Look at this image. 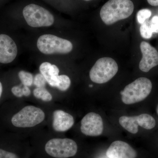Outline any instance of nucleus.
Returning <instances> with one entry per match:
<instances>
[{
	"label": "nucleus",
	"instance_id": "nucleus-1",
	"mask_svg": "<svg viewBox=\"0 0 158 158\" xmlns=\"http://www.w3.org/2000/svg\"><path fill=\"white\" fill-rule=\"evenodd\" d=\"M134 5L131 0H109L101 9V18L107 25H111L118 21L131 16Z\"/></svg>",
	"mask_w": 158,
	"mask_h": 158
},
{
	"label": "nucleus",
	"instance_id": "nucleus-2",
	"mask_svg": "<svg viewBox=\"0 0 158 158\" xmlns=\"http://www.w3.org/2000/svg\"><path fill=\"white\" fill-rule=\"evenodd\" d=\"M152 83L146 77L136 79L120 91L122 101L131 105L142 101L149 95L152 90Z\"/></svg>",
	"mask_w": 158,
	"mask_h": 158
},
{
	"label": "nucleus",
	"instance_id": "nucleus-3",
	"mask_svg": "<svg viewBox=\"0 0 158 158\" xmlns=\"http://www.w3.org/2000/svg\"><path fill=\"white\" fill-rule=\"evenodd\" d=\"M37 47L41 53L46 55L68 54L73 48L70 41L52 34L40 36L37 40Z\"/></svg>",
	"mask_w": 158,
	"mask_h": 158
},
{
	"label": "nucleus",
	"instance_id": "nucleus-4",
	"mask_svg": "<svg viewBox=\"0 0 158 158\" xmlns=\"http://www.w3.org/2000/svg\"><path fill=\"white\" fill-rule=\"evenodd\" d=\"M118 69V64L114 59L109 57L100 58L90 69V80L96 84H104L116 75Z\"/></svg>",
	"mask_w": 158,
	"mask_h": 158
},
{
	"label": "nucleus",
	"instance_id": "nucleus-5",
	"mask_svg": "<svg viewBox=\"0 0 158 158\" xmlns=\"http://www.w3.org/2000/svg\"><path fill=\"white\" fill-rule=\"evenodd\" d=\"M23 15L27 24L32 27H50L55 21L53 15L50 11L34 4L24 8Z\"/></svg>",
	"mask_w": 158,
	"mask_h": 158
},
{
	"label": "nucleus",
	"instance_id": "nucleus-6",
	"mask_svg": "<svg viewBox=\"0 0 158 158\" xmlns=\"http://www.w3.org/2000/svg\"><path fill=\"white\" fill-rule=\"evenodd\" d=\"M45 114L40 108L34 106L25 107L11 118L12 124L19 128L34 127L44 120Z\"/></svg>",
	"mask_w": 158,
	"mask_h": 158
},
{
	"label": "nucleus",
	"instance_id": "nucleus-7",
	"mask_svg": "<svg viewBox=\"0 0 158 158\" xmlns=\"http://www.w3.org/2000/svg\"><path fill=\"white\" fill-rule=\"evenodd\" d=\"M75 141L69 138H53L46 144V152L56 158H67L73 156L77 152Z\"/></svg>",
	"mask_w": 158,
	"mask_h": 158
},
{
	"label": "nucleus",
	"instance_id": "nucleus-8",
	"mask_svg": "<svg viewBox=\"0 0 158 158\" xmlns=\"http://www.w3.org/2000/svg\"><path fill=\"white\" fill-rule=\"evenodd\" d=\"M104 125L100 115L94 112L86 114L81 121V130L84 135L88 136H98L103 131Z\"/></svg>",
	"mask_w": 158,
	"mask_h": 158
},
{
	"label": "nucleus",
	"instance_id": "nucleus-9",
	"mask_svg": "<svg viewBox=\"0 0 158 158\" xmlns=\"http://www.w3.org/2000/svg\"><path fill=\"white\" fill-rule=\"evenodd\" d=\"M142 58L139 67L143 72L147 73L158 65V52L148 43L142 41L140 44Z\"/></svg>",
	"mask_w": 158,
	"mask_h": 158
},
{
	"label": "nucleus",
	"instance_id": "nucleus-10",
	"mask_svg": "<svg viewBox=\"0 0 158 158\" xmlns=\"http://www.w3.org/2000/svg\"><path fill=\"white\" fill-rule=\"evenodd\" d=\"M17 53V45L12 38L6 34H0V63L13 62Z\"/></svg>",
	"mask_w": 158,
	"mask_h": 158
},
{
	"label": "nucleus",
	"instance_id": "nucleus-11",
	"mask_svg": "<svg viewBox=\"0 0 158 158\" xmlns=\"http://www.w3.org/2000/svg\"><path fill=\"white\" fill-rule=\"evenodd\" d=\"M106 155L109 158H136L137 152L130 144L121 141H116L110 144Z\"/></svg>",
	"mask_w": 158,
	"mask_h": 158
},
{
	"label": "nucleus",
	"instance_id": "nucleus-12",
	"mask_svg": "<svg viewBox=\"0 0 158 158\" xmlns=\"http://www.w3.org/2000/svg\"><path fill=\"white\" fill-rule=\"evenodd\" d=\"M52 127L57 132H65L73 126V116L61 110L54 111L53 114Z\"/></svg>",
	"mask_w": 158,
	"mask_h": 158
},
{
	"label": "nucleus",
	"instance_id": "nucleus-13",
	"mask_svg": "<svg viewBox=\"0 0 158 158\" xmlns=\"http://www.w3.org/2000/svg\"><path fill=\"white\" fill-rule=\"evenodd\" d=\"M39 69L40 73L44 77L49 85L56 88L59 73V69L56 65L44 62L40 65Z\"/></svg>",
	"mask_w": 158,
	"mask_h": 158
},
{
	"label": "nucleus",
	"instance_id": "nucleus-14",
	"mask_svg": "<svg viewBox=\"0 0 158 158\" xmlns=\"http://www.w3.org/2000/svg\"><path fill=\"white\" fill-rule=\"evenodd\" d=\"M119 124L131 134H136L138 131V125L135 116H122L119 118Z\"/></svg>",
	"mask_w": 158,
	"mask_h": 158
},
{
	"label": "nucleus",
	"instance_id": "nucleus-15",
	"mask_svg": "<svg viewBox=\"0 0 158 158\" xmlns=\"http://www.w3.org/2000/svg\"><path fill=\"white\" fill-rule=\"evenodd\" d=\"M135 116L138 126L141 127L146 130L152 129L155 127V119L150 115L143 113Z\"/></svg>",
	"mask_w": 158,
	"mask_h": 158
},
{
	"label": "nucleus",
	"instance_id": "nucleus-16",
	"mask_svg": "<svg viewBox=\"0 0 158 158\" xmlns=\"http://www.w3.org/2000/svg\"><path fill=\"white\" fill-rule=\"evenodd\" d=\"M33 93L35 98L40 99L44 102H50L52 99V94L44 88H35Z\"/></svg>",
	"mask_w": 158,
	"mask_h": 158
},
{
	"label": "nucleus",
	"instance_id": "nucleus-17",
	"mask_svg": "<svg viewBox=\"0 0 158 158\" xmlns=\"http://www.w3.org/2000/svg\"><path fill=\"white\" fill-rule=\"evenodd\" d=\"M70 85L71 80L69 77L65 75L59 76L56 88L61 91H65L68 90Z\"/></svg>",
	"mask_w": 158,
	"mask_h": 158
},
{
	"label": "nucleus",
	"instance_id": "nucleus-18",
	"mask_svg": "<svg viewBox=\"0 0 158 158\" xmlns=\"http://www.w3.org/2000/svg\"><path fill=\"white\" fill-rule=\"evenodd\" d=\"M18 76L22 84L24 86L30 87L33 84L34 77L33 75L30 73L21 70L19 73Z\"/></svg>",
	"mask_w": 158,
	"mask_h": 158
},
{
	"label": "nucleus",
	"instance_id": "nucleus-19",
	"mask_svg": "<svg viewBox=\"0 0 158 158\" xmlns=\"http://www.w3.org/2000/svg\"><path fill=\"white\" fill-rule=\"evenodd\" d=\"M140 34L141 37L144 39H148L152 36V32L150 27L149 23L147 22L141 24L140 28Z\"/></svg>",
	"mask_w": 158,
	"mask_h": 158
},
{
	"label": "nucleus",
	"instance_id": "nucleus-20",
	"mask_svg": "<svg viewBox=\"0 0 158 158\" xmlns=\"http://www.w3.org/2000/svg\"><path fill=\"white\" fill-rule=\"evenodd\" d=\"M152 12L148 9L139 10L137 13V17L138 22L142 24L151 16Z\"/></svg>",
	"mask_w": 158,
	"mask_h": 158
},
{
	"label": "nucleus",
	"instance_id": "nucleus-21",
	"mask_svg": "<svg viewBox=\"0 0 158 158\" xmlns=\"http://www.w3.org/2000/svg\"><path fill=\"white\" fill-rule=\"evenodd\" d=\"M46 82L44 77L41 73H38L34 77L33 83L37 88H44Z\"/></svg>",
	"mask_w": 158,
	"mask_h": 158
},
{
	"label": "nucleus",
	"instance_id": "nucleus-22",
	"mask_svg": "<svg viewBox=\"0 0 158 158\" xmlns=\"http://www.w3.org/2000/svg\"><path fill=\"white\" fill-rule=\"evenodd\" d=\"M149 25L152 33H158V15L152 17Z\"/></svg>",
	"mask_w": 158,
	"mask_h": 158
},
{
	"label": "nucleus",
	"instance_id": "nucleus-23",
	"mask_svg": "<svg viewBox=\"0 0 158 158\" xmlns=\"http://www.w3.org/2000/svg\"><path fill=\"white\" fill-rule=\"evenodd\" d=\"M0 158H19V157L16 154L13 153L0 149Z\"/></svg>",
	"mask_w": 158,
	"mask_h": 158
},
{
	"label": "nucleus",
	"instance_id": "nucleus-24",
	"mask_svg": "<svg viewBox=\"0 0 158 158\" xmlns=\"http://www.w3.org/2000/svg\"><path fill=\"white\" fill-rule=\"evenodd\" d=\"M11 92L15 96L18 98H21L23 96L22 88L19 86H15L11 88Z\"/></svg>",
	"mask_w": 158,
	"mask_h": 158
},
{
	"label": "nucleus",
	"instance_id": "nucleus-25",
	"mask_svg": "<svg viewBox=\"0 0 158 158\" xmlns=\"http://www.w3.org/2000/svg\"><path fill=\"white\" fill-rule=\"evenodd\" d=\"M22 91L23 96L27 97L31 95V90L27 86H24L23 88H22Z\"/></svg>",
	"mask_w": 158,
	"mask_h": 158
},
{
	"label": "nucleus",
	"instance_id": "nucleus-26",
	"mask_svg": "<svg viewBox=\"0 0 158 158\" xmlns=\"http://www.w3.org/2000/svg\"><path fill=\"white\" fill-rule=\"evenodd\" d=\"M148 2L151 6H158V0H147Z\"/></svg>",
	"mask_w": 158,
	"mask_h": 158
},
{
	"label": "nucleus",
	"instance_id": "nucleus-27",
	"mask_svg": "<svg viewBox=\"0 0 158 158\" xmlns=\"http://www.w3.org/2000/svg\"><path fill=\"white\" fill-rule=\"evenodd\" d=\"M3 87L2 83L0 82V98L2 96V93Z\"/></svg>",
	"mask_w": 158,
	"mask_h": 158
},
{
	"label": "nucleus",
	"instance_id": "nucleus-28",
	"mask_svg": "<svg viewBox=\"0 0 158 158\" xmlns=\"http://www.w3.org/2000/svg\"><path fill=\"white\" fill-rule=\"evenodd\" d=\"M156 110L157 114V115H158V105L157 106Z\"/></svg>",
	"mask_w": 158,
	"mask_h": 158
},
{
	"label": "nucleus",
	"instance_id": "nucleus-29",
	"mask_svg": "<svg viewBox=\"0 0 158 158\" xmlns=\"http://www.w3.org/2000/svg\"><path fill=\"white\" fill-rule=\"evenodd\" d=\"M85 1H90V0H85Z\"/></svg>",
	"mask_w": 158,
	"mask_h": 158
}]
</instances>
